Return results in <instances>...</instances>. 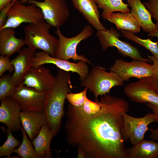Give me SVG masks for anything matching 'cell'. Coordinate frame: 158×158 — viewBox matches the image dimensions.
Here are the masks:
<instances>
[{
    "label": "cell",
    "instance_id": "obj_1",
    "mask_svg": "<svg viewBox=\"0 0 158 158\" xmlns=\"http://www.w3.org/2000/svg\"><path fill=\"white\" fill-rule=\"evenodd\" d=\"M97 113L88 115L68 106L65 126L67 143L78 149V158H128L122 133L123 116L129 110L121 97L101 96Z\"/></svg>",
    "mask_w": 158,
    "mask_h": 158
},
{
    "label": "cell",
    "instance_id": "obj_2",
    "mask_svg": "<svg viewBox=\"0 0 158 158\" xmlns=\"http://www.w3.org/2000/svg\"><path fill=\"white\" fill-rule=\"evenodd\" d=\"M69 72L59 69L51 86L46 92L44 112L47 124L54 136L61 126L64 114V105L66 96L72 88Z\"/></svg>",
    "mask_w": 158,
    "mask_h": 158
},
{
    "label": "cell",
    "instance_id": "obj_3",
    "mask_svg": "<svg viewBox=\"0 0 158 158\" xmlns=\"http://www.w3.org/2000/svg\"><path fill=\"white\" fill-rule=\"evenodd\" d=\"M52 27L44 19L25 27V45L33 50L40 49L45 51L55 57L59 40L50 33L49 30Z\"/></svg>",
    "mask_w": 158,
    "mask_h": 158
},
{
    "label": "cell",
    "instance_id": "obj_4",
    "mask_svg": "<svg viewBox=\"0 0 158 158\" xmlns=\"http://www.w3.org/2000/svg\"><path fill=\"white\" fill-rule=\"evenodd\" d=\"M80 80L81 86L89 89L94 95L95 100L99 95L109 93L112 87L122 86L124 81L116 73L108 72L99 66L93 67L85 78Z\"/></svg>",
    "mask_w": 158,
    "mask_h": 158
},
{
    "label": "cell",
    "instance_id": "obj_5",
    "mask_svg": "<svg viewBox=\"0 0 158 158\" xmlns=\"http://www.w3.org/2000/svg\"><path fill=\"white\" fill-rule=\"evenodd\" d=\"M55 33L58 37V45L55 57L68 61L72 59L74 61H83L92 64L90 61L84 55H79L77 53L78 44L82 40L90 37L93 30L89 25H86L83 30L77 35L71 38L64 36L59 27L56 28Z\"/></svg>",
    "mask_w": 158,
    "mask_h": 158
},
{
    "label": "cell",
    "instance_id": "obj_6",
    "mask_svg": "<svg viewBox=\"0 0 158 158\" xmlns=\"http://www.w3.org/2000/svg\"><path fill=\"white\" fill-rule=\"evenodd\" d=\"M96 35L104 51L109 47H115L117 48L119 52L124 56L146 62H152L150 58L142 57L136 47L129 43L120 40L119 37L121 35L112 27L109 30H97Z\"/></svg>",
    "mask_w": 158,
    "mask_h": 158
},
{
    "label": "cell",
    "instance_id": "obj_7",
    "mask_svg": "<svg viewBox=\"0 0 158 158\" xmlns=\"http://www.w3.org/2000/svg\"><path fill=\"white\" fill-rule=\"evenodd\" d=\"M43 19L41 10L35 5H25L17 0L9 11L6 23L1 30L6 28L15 29L23 23H35Z\"/></svg>",
    "mask_w": 158,
    "mask_h": 158
},
{
    "label": "cell",
    "instance_id": "obj_8",
    "mask_svg": "<svg viewBox=\"0 0 158 158\" xmlns=\"http://www.w3.org/2000/svg\"><path fill=\"white\" fill-rule=\"evenodd\" d=\"M29 4H34L41 10L44 19L52 27H60L67 21L70 15L66 0H28Z\"/></svg>",
    "mask_w": 158,
    "mask_h": 158
},
{
    "label": "cell",
    "instance_id": "obj_9",
    "mask_svg": "<svg viewBox=\"0 0 158 158\" xmlns=\"http://www.w3.org/2000/svg\"><path fill=\"white\" fill-rule=\"evenodd\" d=\"M154 122H156V118L153 113H148L141 118L125 113L123 116L122 126L124 141L129 140L133 146L143 140L146 132L149 130L148 126Z\"/></svg>",
    "mask_w": 158,
    "mask_h": 158
},
{
    "label": "cell",
    "instance_id": "obj_10",
    "mask_svg": "<svg viewBox=\"0 0 158 158\" xmlns=\"http://www.w3.org/2000/svg\"><path fill=\"white\" fill-rule=\"evenodd\" d=\"M9 96L18 103L21 110L44 111L46 93L20 85Z\"/></svg>",
    "mask_w": 158,
    "mask_h": 158
},
{
    "label": "cell",
    "instance_id": "obj_11",
    "mask_svg": "<svg viewBox=\"0 0 158 158\" xmlns=\"http://www.w3.org/2000/svg\"><path fill=\"white\" fill-rule=\"evenodd\" d=\"M147 62L134 59L128 62L117 59L109 68L124 81H128L132 77L139 79L154 75L153 65Z\"/></svg>",
    "mask_w": 158,
    "mask_h": 158
},
{
    "label": "cell",
    "instance_id": "obj_12",
    "mask_svg": "<svg viewBox=\"0 0 158 158\" xmlns=\"http://www.w3.org/2000/svg\"><path fill=\"white\" fill-rule=\"evenodd\" d=\"M86 63L83 61L74 63L53 57L47 52L41 50L36 52L32 67H38L45 64H53L61 69L77 73L80 76V80L85 78L89 72V67Z\"/></svg>",
    "mask_w": 158,
    "mask_h": 158
},
{
    "label": "cell",
    "instance_id": "obj_13",
    "mask_svg": "<svg viewBox=\"0 0 158 158\" xmlns=\"http://www.w3.org/2000/svg\"><path fill=\"white\" fill-rule=\"evenodd\" d=\"M124 91L126 95L135 102L158 104V94L153 89L150 77L130 83L125 87Z\"/></svg>",
    "mask_w": 158,
    "mask_h": 158
},
{
    "label": "cell",
    "instance_id": "obj_14",
    "mask_svg": "<svg viewBox=\"0 0 158 158\" xmlns=\"http://www.w3.org/2000/svg\"><path fill=\"white\" fill-rule=\"evenodd\" d=\"M55 77L52 75L50 70L43 65L32 67L19 85H25L39 91L46 93L51 86Z\"/></svg>",
    "mask_w": 158,
    "mask_h": 158
},
{
    "label": "cell",
    "instance_id": "obj_15",
    "mask_svg": "<svg viewBox=\"0 0 158 158\" xmlns=\"http://www.w3.org/2000/svg\"><path fill=\"white\" fill-rule=\"evenodd\" d=\"M1 100L0 122L12 132L21 130V110L18 103L9 96Z\"/></svg>",
    "mask_w": 158,
    "mask_h": 158
},
{
    "label": "cell",
    "instance_id": "obj_16",
    "mask_svg": "<svg viewBox=\"0 0 158 158\" xmlns=\"http://www.w3.org/2000/svg\"><path fill=\"white\" fill-rule=\"evenodd\" d=\"M19 52L17 57L11 60L15 68L12 80L17 86L22 83L25 76L32 67L36 51L28 47L23 48Z\"/></svg>",
    "mask_w": 158,
    "mask_h": 158
},
{
    "label": "cell",
    "instance_id": "obj_17",
    "mask_svg": "<svg viewBox=\"0 0 158 158\" xmlns=\"http://www.w3.org/2000/svg\"><path fill=\"white\" fill-rule=\"evenodd\" d=\"M20 118L22 126L32 140L37 135L42 127L47 124L44 111L21 110Z\"/></svg>",
    "mask_w": 158,
    "mask_h": 158
},
{
    "label": "cell",
    "instance_id": "obj_18",
    "mask_svg": "<svg viewBox=\"0 0 158 158\" xmlns=\"http://www.w3.org/2000/svg\"><path fill=\"white\" fill-rule=\"evenodd\" d=\"M131 7L130 13L138 22L140 27L148 36L156 37L158 40V30L152 20V15L140 0H127Z\"/></svg>",
    "mask_w": 158,
    "mask_h": 158
},
{
    "label": "cell",
    "instance_id": "obj_19",
    "mask_svg": "<svg viewBox=\"0 0 158 158\" xmlns=\"http://www.w3.org/2000/svg\"><path fill=\"white\" fill-rule=\"evenodd\" d=\"M74 7L97 30H106L99 20L98 7L94 0H71Z\"/></svg>",
    "mask_w": 158,
    "mask_h": 158
},
{
    "label": "cell",
    "instance_id": "obj_20",
    "mask_svg": "<svg viewBox=\"0 0 158 158\" xmlns=\"http://www.w3.org/2000/svg\"><path fill=\"white\" fill-rule=\"evenodd\" d=\"M15 29L6 28L0 30V54L10 56L19 52L25 45L24 40L15 37Z\"/></svg>",
    "mask_w": 158,
    "mask_h": 158
},
{
    "label": "cell",
    "instance_id": "obj_21",
    "mask_svg": "<svg viewBox=\"0 0 158 158\" xmlns=\"http://www.w3.org/2000/svg\"><path fill=\"white\" fill-rule=\"evenodd\" d=\"M54 135L47 124L44 125L36 137L32 140L37 158H51V139Z\"/></svg>",
    "mask_w": 158,
    "mask_h": 158
},
{
    "label": "cell",
    "instance_id": "obj_22",
    "mask_svg": "<svg viewBox=\"0 0 158 158\" xmlns=\"http://www.w3.org/2000/svg\"><path fill=\"white\" fill-rule=\"evenodd\" d=\"M128 158H157L158 142L143 140L127 150Z\"/></svg>",
    "mask_w": 158,
    "mask_h": 158
},
{
    "label": "cell",
    "instance_id": "obj_23",
    "mask_svg": "<svg viewBox=\"0 0 158 158\" xmlns=\"http://www.w3.org/2000/svg\"><path fill=\"white\" fill-rule=\"evenodd\" d=\"M107 20L114 24L118 30H124L133 33H138L140 26L135 17L131 13H113Z\"/></svg>",
    "mask_w": 158,
    "mask_h": 158
},
{
    "label": "cell",
    "instance_id": "obj_24",
    "mask_svg": "<svg viewBox=\"0 0 158 158\" xmlns=\"http://www.w3.org/2000/svg\"><path fill=\"white\" fill-rule=\"evenodd\" d=\"M98 8L103 11L102 16L104 20L114 11L128 13L130 10L128 4L124 3L122 0H94Z\"/></svg>",
    "mask_w": 158,
    "mask_h": 158
},
{
    "label": "cell",
    "instance_id": "obj_25",
    "mask_svg": "<svg viewBox=\"0 0 158 158\" xmlns=\"http://www.w3.org/2000/svg\"><path fill=\"white\" fill-rule=\"evenodd\" d=\"M21 131L23 134L22 142L18 148L14 150L13 153L18 154L23 158H37L32 142L28 138L22 126Z\"/></svg>",
    "mask_w": 158,
    "mask_h": 158
},
{
    "label": "cell",
    "instance_id": "obj_26",
    "mask_svg": "<svg viewBox=\"0 0 158 158\" xmlns=\"http://www.w3.org/2000/svg\"><path fill=\"white\" fill-rule=\"evenodd\" d=\"M120 31L123 37L144 47L149 50L153 55L158 58V40L154 42L149 38L142 39L130 31L123 30Z\"/></svg>",
    "mask_w": 158,
    "mask_h": 158
},
{
    "label": "cell",
    "instance_id": "obj_27",
    "mask_svg": "<svg viewBox=\"0 0 158 158\" xmlns=\"http://www.w3.org/2000/svg\"><path fill=\"white\" fill-rule=\"evenodd\" d=\"M7 139L4 143L0 147V157L6 156L10 157L11 153L16 147L21 144L20 142L16 139L12 135L11 131L7 130Z\"/></svg>",
    "mask_w": 158,
    "mask_h": 158
},
{
    "label": "cell",
    "instance_id": "obj_28",
    "mask_svg": "<svg viewBox=\"0 0 158 158\" xmlns=\"http://www.w3.org/2000/svg\"><path fill=\"white\" fill-rule=\"evenodd\" d=\"M10 74H4L0 78V100L9 96L17 86L12 80Z\"/></svg>",
    "mask_w": 158,
    "mask_h": 158
},
{
    "label": "cell",
    "instance_id": "obj_29",
    "mask_svg": "<svg viewBox=\"0 0 158 158\" xmlns=\"http://www.w3.org/2000/svg\"><path fill=\"white\" fill-rule=\"evenodd\" d=\"M87 88H85L82 92L76 93L69 92L66 96V99L70 104L73 106L80 107L84 103L87 97Z\"/></svg>",
    "mask_w": 158,
    "mask_h": 158
},
{
    "label": "cell",
    "instance_id": "obj_30",
    "mask_svg": "<svg viewBox=\"0 0 158 158\" xmlns=\"http://www.w3.org/2000/svg\"><path fill=\"white\" fill-rule=\"evenodd\" d=\"M101 106V102L98 99L93 102L87 97L83 104L82 106L78 107L86 114L92 115L99 111Z\"/></svg>",
    "mask_w": 158,
    "mask_h": 158
},
{
    "label": "cell",
    "instance_id": "obj_31",
    "mask_svg": "<svg viewBox=\"0 0 158 158\" xmlns=\"http://www.w3.org/2000/svg\"><path fill=\"white\" fill-rule=\"evenodd\" d=\"M14 70V67L10 60L9 57L1 55L0 56V76H2L6 71L12 73Z\"/></svg>",
    "mask_w": 158,
    "mask_h": 158
},
{
    "label": "cell",
    "instance_id": "obj_32",
    "mask_svg": "<svg viewBox=\"0 0 158 158\" xmlns=\"http://www.w3.org/2000/svg\"><path fill=\"white\" fill-rule=\"evenodd\" d=\"M143 4L148 9L152 17L155 19L156 28L158 30V0H148Z\"/></svg>",
    "mask_w": 158,
    "mask_h": 158
},
{
    "label": "cell",
    "instance_id": "obj_33",
    "mask_svg": "<svg viewBox=\"0 0 158 158\" xmlns=\"http://www.w3.org/2000/svg\"><path fill=\"white\" fill-rule=\"evenodd\" d=\"M16 0H13L10 3L0 10V30L2 28L6 23L7 15L9 11Z\"/></svg>",
    "mask_w": 158,
    "mask_h": 158
},
{
    "label": "cell",
    "instance_id": "obj_34",
    "mask_svg": "<svg viewBox=\"0 0 158 158\" xmlns=\"http://www.w3.org/2000/svg\"><path fill=\"white\" fill-rule=\"evenodd\" d=\"M148 57L153 63L154 68L153 76L158 78V58L153 55L148 56Z\"/></svg>",
    "mask_w": 158,
    "mask_h": 158
},
{
    "label": "cell",
    "instance_id": "obj_35",
    "mask_svg": "<svg viewBox=\"0 0 158 158\" xmlns=\"http://www.w3.org/2000/svg\"><path fill=\"white\" fill-rule=\"evenodd\" d=\"M146 104L153 111V114L155 116L156 122H158V104L150 103H146Z\"/></svg>",
    "mask_w": 158,
    "mask_h": 158
},
{
    "label": "cell",
    "instance_id": "obj_36",
    "mask_svg": "<svg viewBox=\"0 0 158 158\" xmlns=\"http://www.w3.org/2000/svg\"><path fill=\"white\" fill-rule=\"evenodd\" d=\"M150 79L153 89L158 94V78L152 76L150 77Z\"/></svg>",
    "mask_w": 158,
    "mask_h": 158
},
{
    "label": "cell",
    "instance_id": "obj_37",
    "mask_svg": "<svg viewBox=\"0 0 158 158\" xmlns=\"http://www.w3.org/2000/svg\"><path fill=\"white\" fill-rule=\"evenodd\" d=\"M150 130L151 131L150 136L151 139L153 140H157L158 142V128L151 129Z\"/></svg>",
    "mask_w": 158,
    "mask_h": 158
},
{
    "label": "cell",
    "instance_id": "obj_38",
    "mask_svg": "<svg viewBox=\"0 0 158 158\" xmlns=\"http://www.w3.org/2000/svg\"><path fill=\"white\" fill-rule=\"evenodd\" d=\"M13 0H0V10L6 5L10 3Z\"/></svg>",
    "mask_w": 158,
    "mask_h": 158
},
{
    "label": "cell",
    "instance_id": "obj_39",
    "mask_svg": "<svg viewBox=\"0 0 158 158\" xmlns=\"http://www.w3.org/2000/svg\"><path fill=\"white\" fill-rule=\"evenodd\" d=\"M28 0H19L20 2L22 4H24L27 3Z\"/></svg>",
    "mask_w": 158,
    "mask_h": 158
}]
</instances>
